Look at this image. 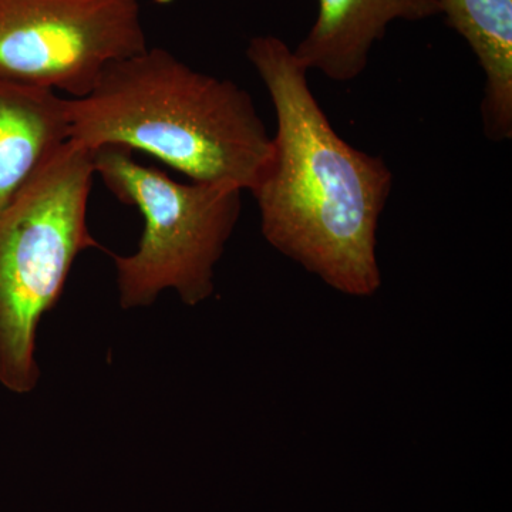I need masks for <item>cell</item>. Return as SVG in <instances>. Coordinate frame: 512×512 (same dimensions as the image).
I'll use <instances>...</instances> for the list:
<instances>
[{
	"label": "cell",
	"instance_id": "obj_1",
	"mask_svg": "<svg viewBox=\"0 0 512 512\" xmlns=\"http://www.w3.org/2000/svg\"><path fill=\"white\" fill-rule=\"evenodd\" d=\"M247 59L276 117L271 158L251 192L262 235L335 291L372 296L382 285L376 238L392 171L339 136L284 40L252 37Z\"/></svg>",
	"mask_w": 512,
	"mask_h": 512
},
{
	"label": "cell",
	"instance_id": "obj_2",
	"mask_svg": "<svg viewBox=\"0 0 512 512\" xmlns=\"http://www.w3.org/2000/svg\"><path fill=\"white\" fill-rule=\"evenodd\" d=\"M70 140L143 151L194 183L252 192L272 136L247 90L161 47L109 64L92 92L67 99Z\"/></svg>",
	"mask_w": 512,
	"mask_h": 512
},
{
	"label": "cell",
	"instance_id": "obj_3",
	"mask_svg": "<svg viewBox=\"0 0 512 512\" xmlns=\"http://www.w3.org/2000/svg\"><path fill=\"white\" fill-rule=\"evenodd\" d=\"M94 175L92 150L69 140L0 212V384L9 392L39 383L40 320L77 256L100 248L87 224Z\"/></svg>",
	"mask_w": 512,
	"mask_h": 512
},
{
	"label": "cell",
	"instance_id": "obj_4",
	"mask_svg": "<svg viewBox=\"0 0 512 512\" xmlns=\"http://www.w3.org/2000/svg\"><path fill=\"white\" fill-rule=\"evenodd\" d=\"M92 154L94 174L107 190L144 218L136 252L111 254L121 308H146L168 289L190 306L211 298L215 266L237 227L244 191L229 184L177 183L138 163L124 147L104 146Z\"/></svg>",
	"mask_w": 512,
	"mask_h": 512
},
{
	"label": "cell",
	"instance_id": "obj_5",
	"mask_svg": "<svg viewBox=\"0 0 512 512\" xmlns=\"http://www.w3.org/2000/svg\"><path fill=\"white\" fill-rule=\"evenodd\" d=\"M147 47L138 0H0V80L79 99Z\"/></svg>",
	"mask_w": 512,
	"mask_h": 512
},
{
	"label": "cell",
	"instance_id": "obj_6",
	"mask_svg": "<svg viewBox=\"0 0 512 512\" xmlns=\"http://www.w3.org/2000/svg\"><path fill=\"white\" fill-rule=\"evenodd\" d=\"M437 15L439 0H319L315 22L293 53L308 72L352 82L365 72L373 46L393 22Z\"/></svg>",
	"mask_w": 512,
	"mask_h": 512
},
{
	"label": "cell",
	"instance_id": "obj_7",
	"mask_svg": "<svg viewBox=\"0 0 512 512\" xmlns=\"http://www.w3.org/2000/svg\"><path fill=\"white\" fill-rule=\"evenodd\" d=\"M69 140L67 99L0 80V212Z\"/></svg>",
	"mask_w": 512,
	"mask_h": 512
},
{
	"label": "cell",
	"instance_id": "obj_8",
	"mask_svg": "<svg viewBox=\"0 0 512 512\" xmlns=\"http://www.w3.org/2000/svg\"><path fill=\"white\" fill-rule=\"evenodd\" d=\"M447 26L466 40L484 73L481 120L494 143L512 137V0H439Z\"/></svg>",
	"mask_w": 512,
	"mask_h": 512
}]
</instances>
